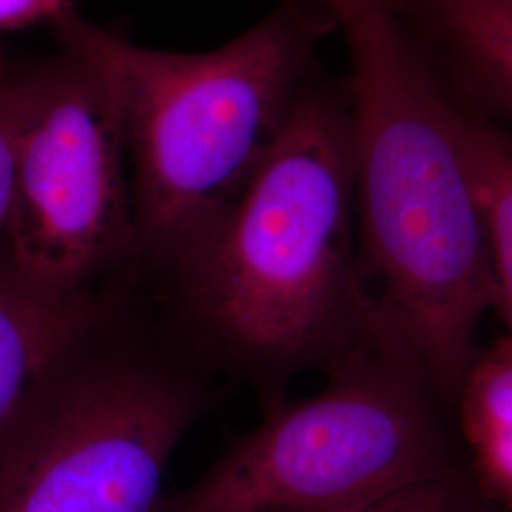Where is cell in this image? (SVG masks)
<instances>
[{"instance_id":"obj_6","label":"cell","mask_w":512,"mask_h":512,"mask_svg":"<svg viewBox=\"0 0 512 512\" xmlns=\"http://www.w3.org/2000/svg\"><path fill=\"white\" fill-rule=\"evenodd\" d=\"M461 109L512 133V0H393Z\"/></svg>"},{"instance_id":"obj_7","label":"cell","mask_w":512,"mask_h":512,"mask_svg":"<svg viewBox=\"0 0 512 512\" xmlns=\"http://www.w3.org/2000/svg\"><path fill=\"white\" fill-rule=\"evenodd\" d=\"M109 306L101 294L46 293L10 262L0 264V427L33 387L101 325Z\"/></svg>"},{"instance_id":"obj_12","label":"cell","mask_w":512,"mask_h":512,"mask_svg":"<svg viewBox=\"0 0 512 512\" xmlns=\"http://www.w3.org/2000/svg\"><path fill=\"white\" fill-rule=\"evenodd\" d=\"M73 0H0V33L52 23L71 12Z\"/></svg>"},{"instance_id":"obj_11","label":"cell","mask_w":512,"mask_h":512,"mask_svg":"<svg viewBox=\"0 0 512 512\" xmlns=\"http://www.w3.org/2000/svg\"><path fill=\"white\" fill-rule=\"evenodd\" d=\"M12 207H14V69L8 65L0 73V264L10 262Z\"/></svg>"},{"instance_id":"obj_10","label":"cell","mask_w":512,"mask_h":512,"mask_svg":"<svg viewBox=\"0 0 512 512\" xmlns=\"http://www.w3.org/2000/svg\"><path fill=\"white\" fill-rule=\"evenodd\" d=\"M353 512H501L480 492L467 463L412 482Z\"/></svg>"},{"instance_id":"obj_2","label":"cell","mask_w":512,"mask_h":512,"mask_svg":"<svg viewBox=\"0 0 512 512\" xmlns=\"http://www.w3.org/2000/svg\"><path fill=\"white\" fill-rule=\"evenodd\" d=\"M59 44L107 82L122 116L139 255L171 264L236 202L285 126L321 42L336 35L323 0H279L209 52L139 46L80 18Z\"/></svg>"},{"instance_id":"obj_9","label":"cell","mask_w":512,"mask_h":512,"mask_svg":"<svg viewBox=\"0 0 512 512\" xmlns=\"http://www.w3.org/2000/svg\"><path fill=\"white\" fill-rule=\"evenodd\" d=\"M461 110L476 192L492 247L495 313L512 334V133Z\"/></svg>"},{"instance_id":"obj_1","label":"cell","mask_w":512,"mask_h":512,"mask_svg":"<svg viewBox=\"0 0 512 512\" xmlns=\"http://www.w3.org/2000/svg\"><path fill=\"white\" fill-rule=\"evenodd\" d=\"M169 268L203 342L264 385L380 342L359 279L346 82L311 71L236 202Z\"/></svg>"},{"instance_id":"obj_4","label":"cell","mask_w":512,"mask_h":512,"mask_svg":"<svg viewBox=\"0 0 512 512\" xmlns=\"http://www.w3.org/2000/svg\"><path fill=\"white\" fill-rule=\"evenodd\" d=\"M99 327V325H97ZM84 336L0 427V512H160L202 393L139 351Z\"/></svg>"},{"instance_id":"obj_3","label":"cell","mask_w":512,"mask_h":512,"mask_svg":"<svg viewBox=\"0 0 512 512\" xmlns=\"http://www.w3.org/2000/svg\"><path fill=\"white\" fill-rule=\"evenodd\" d=\"M296 403H268L160 512H353L465 463L444 403L399 349L376 342Z\"/></svg>"},{"instance_id":"obj_8","label":"cell","mask_w":512,"mask_h":512,"mask_svg":"<svg viewBox=\"0 0 512 512\" xmlns=\"http://www.w3.org/2000/svg\"><path fill=\"white\" fill-rule=\"evenodd\" d=\"M454 410L476 486L499 511L512 512V334L476 353Z\"/></svg>"},{"instance_id":"obj_13","label":"cell","mask_w":512,"mask_h":512,"mask_svg":"<svg viewBox=\"0 0 512 512\" xmlns=\"http://www.w3.org/2000/svg\"><path fill=\"white\" fill-rule=\"evenodd\" d=\"M6 67H8V63H6V61H4V57L0 55V73H2Z\"/></svg>"},{"instance_id":"obj_5","label":"cell","mask_w":512,"mask_h":512,"mask_svg":"<svg viewBox=\"0 0 512 512\" xmlns=\"http://www.w3.org/2000/svg\"><path fill=\"white\" fill-rule=\"evenodd\" d=\"M139 255L128 147L107 82L69 48L14 71L10 262L46 293L90 291Z\"/></svg>"}]
</instances>
